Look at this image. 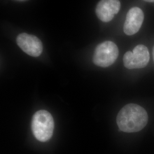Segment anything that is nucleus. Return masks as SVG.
Returning <instances> with one entry per match:
<instances>
[{
  "instance_id": "nucleus-2",
  "label": "nucleus",
  "mask_w": 154,
  "mask_h": 154,
  "mask_svg": "<svg viewBox=\"0 0 154 154\" xmlns=\"http://www.w3.org/2000/svg\"><path fill=\"white\" fill-rule=\"evenodd\" d=\"M54 122L51 114L46 110H39L33 116L32 130L38 140L45 142L53 136Z\"/></svg>"
},
{
  "instance_id": "nucleus-6",
  "label": "nucleus",
  "mask_w": 154,
  "mask_h": 154,
  "mask_svg": "<svg viewBox=\"0 0 154 154\" xmlns=\"http://www.w3.org/2000/svg\"><path fill=\"white\" fill-rule=\"evenodd\" d=\"M121 8L119 0H101L97 4L95 12L100 20L105 22L111 21Z\"/></svg>"
},
{
  "instance_id": "nucleus-3",
  "label": "nucleus",
  "mask_w": 154,
  "mask_h": 154,
  "mask_svg": "<svg viewBox=\"0 0 154 154\" xmlns=\"http://www.w3.org/2000/svg\"><path fill=\"white\" fill-rule=\"evenodd\" d=\"M119 54V50L115 43L105 41L98 45L95 48L93 62L97 66L107 67L116 62Z\"/></svg>"
},
{
  "instance_id": "nucleus-7",
  "label": "nucleus",
  "mask_w": 154,
  "mask_h": 154,
  "mask_svg": "<svg viewBox=\"0 0 154 154\" xmlns=\"http://www.w3.org/2000/svg\"><path fill=\"white\" fill-rule=\"evenodd\" d=\"M144 20V14L141 9L134 7L127 14L123 30L126 34L132 35L137 33L142 26Z\"/></svg>"
},
{
  "instance_id": "nucleus-4",
  "label": "nucleus",
  "mask_w": 154,
  "mask_h": 154,
  "mask_svg": "<svg viewBox=\"0 0 154 154\" xmlns=\"http://www.w3.org/2000/svg\"><path fill=\"white\" fill-rule=\"evenodd\" d=\"M149 61V50L143 45H138L132 52L128 51L123 57L124 65L128 69L143 68L147 65Z\"/></svg>"
},
{
  "instance_id": "nucleus-9",
  "label": "nucleus",
  "mask_w": 154,
  "mask_h": 154,
  "mask_svg": "<svg viewBox=\"0 0 154 154\" xmlns=\"http://www.w3.org/2000/svg\"><path fill=\"white\" fill-rule=\"evenodd\" d=\"M153 58H154V48H153Z\"/></svg>"
},
{
  "instance_id": "nucleus-8",
  "label": "nucleus",
  "mask_w": 154,
  "mask_h": 154,
  "mask_svg": "<svg viewBox=\"0 0 154 154\" xmlns=\"http://www.w3.org/2000/svg\"><path fill=\"white\" fill-rule=\"evenodd\" d=\"M144 1L146 2H154V0H143Z\"/></svg>"
},
{
  "instance_id": "nucleus-5",
  "label": "nucleus",
  "mask_w": 154,
  "mask_h": 154,
  "mask_svg": "<svg viewBox=\"0 0 154 154\" xmlns=\"http://www.w3.org/2000/svg\"><path fill=\"white\" fill-rule=\"evenodd\" d=\"M16 41L18 46L30 56L37 57L42 53V42L36 36L27 33H21L17 36Z\"/></svg>"
},
{
  "instance_id": "nucleus-1",
  "label": "nucleus",
  "mask_w": 154,
  "mask_h": 154,
  "mask_svg": "<svg viewBox=\"0 0 154 154\" xmlns=\"http://www.w3.org/2000/svg\"><path fill=\"white\" fill-rule=\"evenodd\" d=\"M148 122L146 111L139 105L128 104L119 112L116 123L119 130L123 132H136L142 130Z\"/></svg>"
}]
</instances>
